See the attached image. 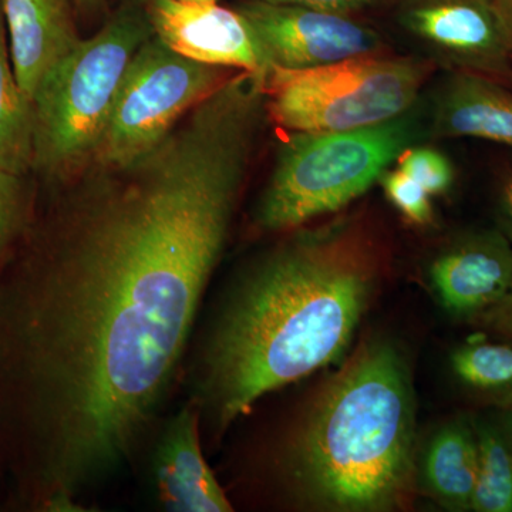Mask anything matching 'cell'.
<instances>
[{"label": "cell", "instance_id": "83f0119b", "mask_svg": "<svg viewBox=\"0 0 512 512\" xmlns=\"http://www.w3.org/2000/svg\"><path fill=\"white\" fill-rule=\"evenodd\" d=\"M512 410V409H511Z\"/></svg>", "mask_w": 512, "mask_h": 512}, {"label": "cell", "instance_id": "4fadbf2b", "mask_svg": "<svg viewBox=\"0 0 512 512\" xmlns=\"http://www.w3.org/2000/svg\"><path fill=\"white\" fill-rule=\"evenodd\" d=\"M427 140L473 137L512 148V89L473 73L443 72L423 92Z\"/></svg>", "mask_w": 512, "mask_h": 512}, {"label": "cell", "instance_id": "8fae6325", "mask_svg": "<svg viewBox=\"0 0 512 512\" xmlns=\"http://www.w3.org/2000/svg\"><path fill=\"white\" fill-rule=\"evenodd\" d=\"M429 275L446 312L476 320L510 291L512 242L500 229L464 232L433 256Z\"/></svg>", "mask_w": 512, "mask_h": 512}, {"label": "cell", "instance_id": "44dd1931", "mask_svg": "<svg viewBox=\"0 0 512 512\" xmlns=\"http://www.w3.org/2000/svg\"><path fill=\"white\" fill-rule=\"evenodd\" d=\"M387 201L414 227H427L434 222L431 195L399 168H387L379 178Z\"/></svg>", "mask_w": 512, "mask_h": 512}, {"label": "cell", "instance_id": "d6986e66", "mask_svg": "<svg viewBox=\"0 0 512 512\" xmlns=\"http://www.w3.org/2000/svg\"><path fill=\"white\" fill-rule=\"evenodd\" d=\"M23 178L0 170V264L18 241L32 214V200Z\"/></svg>", "mask_w": 512, "mask_h": 512}, {"label": "cell", "instance_id": "30bf717a", "mask_svg": "<svg viewBox=\"0 0 512 512\" xmlns=\"http://www.w3.org/2000/svg\"><path fill=\"white\" fill-rule=\"evenodd\" d=\"M154 35L195 62L265 76L269 66L255 32L234 8L217 0H150Z\"/></svg>", "mask_w": 512, "mask_h": 512}, {"label": "cell", "instance_id": "4316f807", "mask_svg": "<svg viewBox=\"0 0 512 512\" xmlns=\"http://www.w3.org/2000/svg\"><path fill=\"white\" fill-rule=\"evenodd\" d=\"M143 2H144V3H147V2H150V0H143ZM217 2H218V0H217Z\"/></svg>", "mask_w": 512, "mask_h": 512}, {"label": "cell", "instance_id": "5b68a950", "mask_svg": "<svg viewBox=\"0 0 512 512\" xmlns=\"http://www.w3.org/2000/svg\"><path fill=\"white\" fill-rule=\"evenodd\" d=\"M153 35L146 9L123 6L49 70L33 94V170L64 185L93 167L128 64Z\"/></svg>", "mask_w": 512, "mask_h": 512}, {"label": "cell", "instance_id": "603a6c76", "mask_svg": "<svg viewBox=\"0 0 512 512\" xmlns=\"http://www.w3.org/2000/svg\"><path fill=\"white\" fill-rule=\"evenodd\" d=\"M473 322L512 345V285L510 291L505 293L500 301L488 311L481 313Z\"/></svg>", "mask_w": 512, "mask_h": 512}, {"label": "cell", "instance_id": "52a82bcc", "mask_svg": "<svg viewBox=\"0 0 512 512\" xmlns=\"http://www.w3.org/2000/svg\"><path fill=\"white\" fill-rule=\"evenodd\" d=\"M237 72L187 59L148 37L128 64L93 167L137 160Z\"/></svg>", "mask_w": 512, "mask_h": 512}, {"label": "cell", "instance_id": "5bb4252c", "mask_svg": "<svg viewBox=\"0 0 512 512\" xmlns=\"http://www.w3.org/2000/svg\"><path fill=\"white\" fill-rule=\"evenodd\" d=\"M73 0H2L13 72L33 101L43 77L80 42Z\"/></svg>", "mask_w": 512, "mask_h": 512}, {"label": "cell", "instance_id": "277c9868", "mask_svg": "<svg viewBox=\"0 0 512 512\" xmlns=\"http://www.w3.org/2000/svg\"><path fill=\"white\" fill-rule=\"evenodd\" d=\"M427 140L423 94L396 119L348 131H291L256 204L265 234H285L362 197L407 148Z\"/></svg>", "mask_w": 512, "mask_h": 512}, {"label": "cell", "instance_id": "9a60e30c", "mask_svg": "<svg viewBox=\"0 0 512 512\" xmlns=\"http://www.w3.org/2000/svg\"><path fill=\"white\" fill-rule=\"evenodd\" d=\"M478 477V444L473 420L448 421L431 437L421 480L431 497L451 511H471Z\"/></svg>", "mask_w": 512, "mask_h": 512}, {"label": "cell", "instance_id": "9c48e42d", "mask_svg": "<svg viewBox=\"0 0 512 512\" xmlns=\"http://www.w3.org/2000/svg\"><path fill=\"white\" fill-rule=\"evenodd\" d=\"M255 32L269 67L313 69L392 53L386 36L360 16L242 0L234 6Z\"/></svg>", "mask_w": 512, "mask_h": 512}, {"label": "cell", "instance_id": "8992f818", "mask_svg": "<svg viewBox=\"0 0 512 512\" xmlns=\"http://www.w3.org/2000/svg\"><path fill=\"white\" fill-rule=\"evenodd\" d=\"M436 72L423 57L393 53L313 69L272 66L264 79L266 111L289 133L375 126L412 109Z\"/></svg>", "mask_w": 512, "mask_h": 512}, {"label": "cell", "instance_id": "484cf974", "mask_svg": "<svg viewBox=\"0 0 512 512\" xmlns=\"http://www.w3.org/2000/svg\"><path fill=\"white\" fill-rule=\"evenodd\" d=\"M73 3L74 8L90 12V10L97 9L100 5H103L104 0H73Z\"/></svg>", "mask_w": 512, "mask_h": 512}, {"label": "cell", "instance_id": "6da1fadb", "mask_svg": "<svg viewBox=\"0 0 512 512\" xmlns=\"http://www.w3.org/2000/svg\"><path fill=\"white\" fill-rule=\"evenodd\" d=\"M264 134L252 107L212 94L146 154L90 168L29 218L0 264V473L25 507L84 511L136 457Z\"/></svg>", "mask_w": 512, "mask_h": 512}, {"label": "cell", "instance_id": "ac0fdd59", "mask_svg": "<svg viewBox=\"0 0 512 512\" xmlns=\"http://www.w3.org/2000/svg\"><path fill=\"white\" fill-rule=\"evenodd\" d=\"M451 370L468 392L512 409V345L468 342L454 350Z\"/></svg>", "mask_w": 512, "mask_h": 512}, {"label": "cell", "instance_id": "ffe728a7", "mask_svg": "<svg viewBox=\"0 0 512 512\" xmlns=\"http://www.w3.org/2000/svg\"><path fill=\"white\" fill-rule=\"evenodd\" d=\"M397 168L409 175L423 190L444 195L454 184V168L450 158L440 150L424 144L407 148L396 161Z\"/></svg>", "mask_w": 512, "mask_h": 512}, {"label": "cell", "instance_id": "3957f363", "mask_svg": "<svg viewBox=\"0 0 512 512\" xmlns=\"http://www.w3.org/2000/svg\"><path fill=\"white\" fill-rule=\"evenodd\" d=\"M289 498L306 510L386 512L406 503L416 473V402L393 342H360L315 397L278 461Z\"/></svg>", "mask_w": 512, "mask_h": 512}, {"label": "cell", "instance_id": "7402d4cb", "mask_svg": "<svg viewBox=\"0 0 512 512\" xmlns=\"http://www.w3.org/2000/svg\"><path fill=\"white\" fill-rule=\"evenodd\" d=\"M264 2L366 18L369 13L389 12L397 0H264Z\"/></svg>", "mask_w": 512, "mask_h": 512}, {"label": "cell", "instance_id": "ba28073f", "mask_svg": "<svg viewBox=\"0 0 512 512\" xmlns=\"http://www.w3.org/2000/svg\"><path fill=\"white\" fill-rule=\"evenodd\" d=\"M389 15L437 72L480 74L512 89V50L493 0H397Z\"/></svg>", "mask_w": 512, "mask_h": 512}, {"label": "cell", "instance_id": "7c38bea8", "mask_svg": "<svg viewBox=\"0 0 512 512\" xmlns=\"http://www.w3.org/2000/svg\"><path fill=\"white\" fill-rule=\"evenodd\" d=\"M151 484L168 512H231V501L202 450L200 413L185 402L167 420L151 456Z\"/></svg>", "mask_w": 512, "mask_h": 512}, {"label": "cell", "instance_id": "7a4b0ae2", "mask_svg": "<svg viewBox=\"0 0 512 512\" xmlns=\"http://www.w3.org/2000/svg\"><path fill=\"white\" fill-rule=\"evenodd\" d=\"M387 265L376 225L352 214L285 232L239 272L185 359V402L211 444L266 394L349 348Z\"/></svg>", "mask_w": 512, "mask_h": 512}, {"label": "cell", "instance_id": "2e32d148", "mask_svg": "<svg viewBox=\"0 0 512 512\" xmlns=\"http://www.w3.org/2000/svg\"><path fill=\"white\" fill-rule=\"evenodd\" d=\"M35 161L33 101L19 86L10 59L0 0V170L25 177Z\"/></svg>", "mask_w": 512, "mask_h": 512}, {"label": "cell", "instance_id": "e0dca14e", "mask_svg": "<svg viewBox=\"0 0 512 512\" xmlns=\"http://www.w3.org/2000/svg\"><path fill=\"white\" fill-rule=\"evenodd\" d=\"M478 444L477 512H512V410L473 420Z\"/></svg>", "mask_w": 512, "mask_h": 512}, {"label": "cell", "instance_id": "d4e9b609", "mask_svg": "<svg viewBox=\"0 0 512 512\" xmlns=\"http://www.w3.org/2000/svg\"><path fill=\"white\" fill-rule=\"evenodd\" d=\"M512 50V0H493Z\"/></svg>", "mask_w": 512, "mask_h": 512}, {"label": "cell", "instance_id": "cb8c5ba5", "mask_svg": "<svg viewBox=\"0 0 512 512\" xmlns=\"http://www.w3.org/2000/svg\"><path fill=\"white\" fill-rule=\"evenodd\" d=\"M497 214L500 221L498 229L512 242V171L504 178L498 191Z\"/></svg>", "mask_w": 512, "mask_h": 512}]
</instances>
